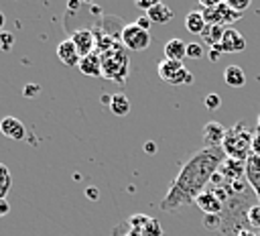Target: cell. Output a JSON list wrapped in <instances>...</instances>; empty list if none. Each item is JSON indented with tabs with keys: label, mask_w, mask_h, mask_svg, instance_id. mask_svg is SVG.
Listing matches in <instances>:
<instances>
[{
	"label": "cell",
	"mask_w": 260,
	"mask_h": 236,
	"mask_svg": "<svg viewBox=\"0 0 260 236\" xmlns=\"http://www.w3.org/2000/svg\"><path fill=\"white\" fill-rule=\"evenodd\" d=\"M223 159H225V155L221 149H201V151L193 153L181 165L177 177L173 179L171 187L167 189V193L160 201V210L175 214L181 208L195 203L197 195L207 189L211 177L217 173Z\"/></svg>",
	"instance_id": "obj_1"
},
{
	"label": "cell",
	"mask_w": 260,
	"mask_h": 236,
	"mask_svg": "<svg viewBox=\"0 0 260 236\" xmlns=\"http://www.w3.org/2000/svg\"><path fill=\"white\" fill-rule=\"evenodd\" d=\"M252 138H254V132L244 122H236L232 128H228L221 151L228 159L246 161L252 155Z\"/></svg>",
	"instance_id": "obj_2"
},
{
	"label": "cell",
	"mask_w": 260,
	"mask_h": 236,
	"mask_svg": "<svg viewBox=\"0 0 260 236\" xmlns=\"http://www.w3.org/2000/svg\"><path fill=\"white\" fill-rule=\"evenodd\" d=\"M156 73L162 81H167L169 85H183V83H193V73L183 65V61H171V59H162L156 67Z\"/></svg>",
	"instance_id": "obj_3"
},
{
	"label": "cell",
	"mask_w": 260,
	"mask_h": 236,
	"mask_svg": "<svg viewBox=\"0 0 260 236\" xmlns=\"http://www.w3.org/2000/svg\"><path fill=\"white\" fill-rule=\"evenodd\" d=\"M120 39H122V45H124L126 49H130V51H144V49H148L150 43H152L150 33H148V31H142L136 22L126 24V26L122 28V33H120Z\"/></svg>",
	"instance_id": "obj_4"
},
{
	"label": "cell",
	"mask_w": 260,
	"mask_h": 236,
	"mask_svg": "<svg viewBox=\"0 0 260 236\" xmlns=\"http://www.w3.org/2000/svg\"><path fill=\"white\" fill-rule=\"evenodd\" d=\"M225 132H228V128H225L221 122L209 120V122L203 126V132H201V138H203L205 149H221L223 138H225Z\"/></svg>",
	"instance_id": "obj_5"
},
{
	"label": "cell",
	"mask_w": 260,
	"mask_h": 236,
	"mask_svg": "<svg viewBox=\"0 0 260 236\" xmlns=\"http://www.w3.org/2000/svg\"><path fill=\"white\" fill-rule=\"evenodd\" d=\"M219 175L223 177V181L228 185L240 181V179H246V161H238V159H223V163L219 165Z\"/></svg>",
	"instance_id": "obj_6"
},
{
	"label": "cell",
	"mask_w": 260,
	"mask_h": 236,
	"mask_svg": "<svg viewBox=\"0 0 260 236\" xmlns=\"http://www.w3.org/2000/svg\"><path fill=\"white\" fill-rule=\"evenodd\" d=\"M195 205L203 212V216H221V212H223V203H221L219 197H217L213 191H209V189H205L203 193L197 195Z\"/></svg>",
	"instance_id": "obj_7"
},
{
	"label": "cell",
	"mask_w": 260,
	"mask_h": 236,
	"mask_svg": "<svg viewBox=\"0 0 260 236\" xmlns=\"http://www.w3.org/2000/svg\"><path fill=\"white\" fill-rule=\"evenodd\" d=\"M244 49H246L244 35L234 26H225V33L221 39V51L223 53H242Z\"/></svg>",
	"instance_id": "obj_8"
},
{
	"label": "cell",
	"mask_w": 260,
	"mask_h": 236,
	"mask_svg": "<svg viewBox=\"0 0 260 236\" xmlns=\"http://www.w3.org/2000/svg\"><path fill=\"white\" fill-rule=\"evenodd\" d=\"M69 39L73 41V45H75V49L79 51L81 57L93 53V49H95V37L89 28H77L75 33H71Z\"/></svg>",
	"instance_id": "obj_9"
},
{
	"label": "cell",
	"mask_w": 260,
	"mask_h": 236,
	"mask_svg": "<svg viewBox=\"0 0 260 236\" xmlns=\"http://www.w3.org/2000/svg\"><path fill=\"white\" fill-rule=\"evenodd\" d=\"M57 57H59V61H61L63 65H67V67H77L79 61H81V55H79V51L75 49V45H73L71 39H65V41H61V43L57 45Z\"/></svg>",
	"instance_id": "obj_10"
},
{
	"label": "cell",
	"mask_w": 260,
	"mask_h": 236,
	"mask_svg": "<svg viewBox=\"0 0 260 236\" xmlns=\"http://www.w3.org/2000/svg\"><path fill=\"white\" fill-rule=\"evenodd\" d=\"M246 181L254 189L258 203H260V157L256 155H250L246 159Z\"/></svg>",
	"instance_id": "obj_11"
},
{
	"label": "cell",
	"mask_w": 260,
	"mask_h": 236,
	"mask_svg": "<svg viewBox=\"0 0 260 236\" xmlns=\"http://www.w3.org/2000/svg\"><path fill=\"white\" fill-rule=\"evenodd\" d=\"M0 132L6 136V138H12V140H20L24 138L26 130H24V124L14 118V116H6L0 120Z\"/></svg>",
	"instance_id": "obj_12"
},
{
	"label": "cell",
	"mask_w": 260,
	"mask_h": 236,
	"mask_svg": "<svg viewBox=\"0 0 260 236\" xmlns=\"http://www.w3.org/2000/svg\"><path fill=\"white\" fill-rule=\"evenodd\" d=\"M79 71L83 73V75H91V77H98V75H102L104 73V65H102V57L93 51V53H89V55H85V57H81V61H79Z\"/></svg>",
	"instance_id": "obj_13"
},
{
	"label": "cell",
	"mask_w": 260,
	"mask_h": 236,
	"mask_svg": "<svg viewBox=\"0 0 260 236\" xmlns=\"http://www.w3.org/2000/svg\"><path fill=\"white\" fill-rule=\"evenodd\" d=\"M165 59L171 61H183V57H187V43H183L181 39H171L165 43Z\"/></svg>",
	"instance_id": "obj_14"
},
{
	"label": "cell",
	"mask_w": 260,
	"mask_h": 236,
	"mask_svg": "<svg viewBox=\"0 0 260 236\" xmlns=\"http://www.w3.org/2000/svg\"><path fill=\"white\" fill-rule=\"evenodd\" d=\"M223 33H225V26L223 24H207L201 33V39L205 45L209 47H217L221 45V39H223Z\"/></svg>",
	"instance_id": "obj_15"
},
{
	"label": "cell",
	"mask_w": 260,
	"mask_h": 236,
	"mask_svg": "<svg viewBox=\"0 0 260 236\" xmlns=\"http://www.w3.org/2000/svg\"><path fill=\"white\" fill-rule=\"evenodd\" d=\"M146 16H148L150 22H154V24H167V22L173 18V10H171L167 4L156 2V4L146 12Z\"/></svg>",
	"instance_id": "obj_16"
},
{
	"label": "cell",
	"mask_w": 260,
	"mask_h": 236,
	"mask_svg": "<svg viewBox=\"0 0 260 236\" xmlns=\"http://www.w3.org/2000/svg\"><path fill=\"white\" fill-rule=\"evenodd\" d=\"M223 81L230 85V87H242L246 83V73L240 65H228L223 69Z\"/></svg>",
	"instance_id": "obj_17"
},
{
	"label": "cell",
	"mask_w": 260,
	"mask_h": 236,
	"mask_svg": "<svg viewBox=\"0 0 260 236\" xmlns=\"http://www.w3.org/2000/svg\"><path fill=\"white\" fill-rule=\"evenodd\" d=\"M205 26H207V24H205V18H203L201 10H191V12H187V16H185V28H187L191 35H201Z\"/></svg>",
	"instance_id": "obj_18"
},
{
	"label": "cell",
	"mask_w": 260,
	"mask_h": 236,
	"mask_svg": "<svg viewBox=\"0 0 260 236\" xmlns=\"http://www.w3.org/2000/svg\"><path fill=\"white\" fill-rule=\"evenodd\" d=\"M110 112L114 116H126L130 112V100L124 94H114L110 100Z\"/></svg>",
	"instance_id": "obj_19"
},
{
	"label": "cell",
	"mask_w": 260,
	"mask_h": 236,
	"mask_svg": "<svg viewBox=\"0 0 260 236\" xmlns=\"http://www.w3.org/2000/svg\"><path fill=\"white\" fill-rule=\"evenodd\" d=\"M217 8H219V12H221L223 24H232V22H236V20H240V18H242V12L232 10L228 2H219V4H217Z\"/></svg>",
	"instance_id": "obj_20"
},
{
	"label": "cell",
	"mask_w": 260,
	"mask_h": 236,
	"mask_svg": "<svg viewBox=\"0 0 260 236\" xmlns=\"http://www.w3.org/2000/svg\"><path fill=\"white\" fill-rule=\"evenodd\" d=\"M201 14L205 18V24H223V18H221V12L219 8H201Z\"/></svg>",
	"instance_id": "obj_21"
},
{
	"label": "cell",
	"mask_w": 260,
	"mask_h": 236,
	"mask_svg": "<svg viewBox=\"0 0 260 236\" xmlns=\"http://www.w3.org/2000/svg\"><path fill=\"white\" fill-rule=\"evenodd\" d=\"M203 226L209 232H219L221 230V216H203Z\"/></svg>",
	"instance_id": "obj_22"
},
{
	"label": "cell",
	"mask_w": 260,
	"mask_h": 236,
	"mask_svg": "<svg viewBox=\"0 0 260 236\" xmlns=\"http://www.w3.org/2000/svg\"><path fill=\"white\" fill-rule=\"evenodd\" d=\"M203 45L201 43H187V57L189 59H201L203 57Z\"/></svg>",
	"instance_id": "obj_23"
},
{
	"label": "cell",
	"mask_w": 260,
	"mask_h": 236,
	"mask_svg": "<svg viewBox=\"0 0 260 236\" xmlns=\"http://www.w3.org/2000/svg\"><path fill=\"white\" fill-rule=\"evenodd\" d=\"M203 104H205V108L207 110H217L219 106H221V98H219V94H207L205 96V100H203Z\"/></svg>",
	"instance_id": "obj_24"
},
{
	"label": "cell",
	"mask_w": 260,
	"mask_h": 236,
	"mask_svg": "<svg viewBox=\"0 0 260 236\" xmlns=\"http://www.w3.org/2000/svg\"><path fill=\"white\" fill-rule=\"evenodd\" d=\"M12 45H14V35L12 33H0V49L2 51H10L12 49Z\"/></svg>",
	"instance_id": "obj_25"
},
{
	"label": "cell",
	"mask_w": 260,
	"mask_h": 236,
	"mask_svg": "<svg viewBox=\"0 0 260 236\" xmlns=\"http://www.w3.org/2000/svg\"><path fill=\"white\" fill-rule=\"evenodd\" d=\"M228 4L236 12H244L246 8H250V0H228Z\"/></svg>",
	"instance_id": "obj_26"
},
{
	"label": "cell",
	"mask_w": 260,
	"mask_h": 236,
	"mask_svg": "<svg viewBox=\"0 0 260 236\" xmlns=\"http://www.w3.org/2000/svg\"><path fill=\"white\" fill-rule=\"evenodd\" d=\"M0 185H6V187H10L12 185V179H10V171L0 163Z\"/></svg>",
	"instance_id": "obj_27"
},
{
	"label": "cell",
	"mask_w": 260,
	"mask_h": 236,
	"mask_svg": "<svg viewBox=\"0 0 260 236\" xmlns=\"http://www.w3.org/2000/svg\"><path fill=\"white\" fill-rule=\"evenodd\" d=\"M252 155L260 157V130H254V138H252Z\"/></svg>",
	"instance_id": "obj_28"
},
{
	"label": "cell",
	"mask_w": 260,
	"mask_h": 236,
	"mask_svg": "<svg viewBox=\"0 0 260 236\" xmlns=\"http://www.w3.org/2000/svg\"><path fill=\"white\" fill-rule=\"evenodd\" d=\"M39 92H41V87L35 85V83H26L24 85V98H35V94H39Z\"/></svg>",
	"instance_id": "obj_29"
},
{
	"label": "cell",
	"mask_w": 260,
	"mask_h": 236,
	"mask_svg": "<svg viewBox=\"0 0 260 236\" xmlns=\"http://www.w3.org/2000/svg\"><path fill=\"white\" fill-rule=\"evenodd\" d=\"M156 2H158V0H138V2H136V8H140V10H146V12H148Z\"/></svg>",
	"instance_id": "obj_30"
},
{
	"label": "cell",
	"mask_w": 260,
	"mask_h": 236,
	"mask_svg": "<svg viewBox=\"0 0 260 236\" xmlns=\"http://www.w3.org/2000/svg\"><path fill=\"white\" fill-rule=\"evenodd\" d=\"M136 24H138L142 31H148V33H150V18H148V16H140V18L136 20Z\"/></svg>",
	"instance_id": "obj_31"
},
{
	"label": "cell",
	"mask_w": 260,
	"mask_h": 236,
	"mask_svg": "<svg viewBox=\"0 0 260 236\" xmlns=\"http://www.w3.org/2000/svg\"><path fill=\"white\" fill-rule=\"evenodd\" d=\"M221 55H223V51H221V45H217V47H211V51H209V59H211V61H217Z\"/></svg>",
	"instance_id": "obj_32"
},
{
	"label": "cell",
	"mask_w": 260,
	"mask_h": 236,
	"mask_svg": "<svg viewBox=\"0 0 260 236\" xmlns=\"http://www.w3.org/2000/svg\"><path fill=\"white\" fill-rule=\"evenodd\" d=\"M10 212V203L6 199H0V218H4Z\"/></svg>",
	"instance_id": "obj_33"
},
{
	"label": "cell",
	"mask_w": 260,
	"mask_h": 236,
	"mask_svg": "<svg viewBox=\"0 0 260 236\" xmlns=\"http://www.w3.org/2000/svg\"><path fill=\"white\" fill-rule=\"evenodd\" d=\"M217 4H219L217 0H201V6H203V8H215Z\"/></svg>",
	"instance_id": "obj_34"
},
{
	"label": "cell",
	"mask_w": 260,
	"mask_h": 236,
	"mask_svg": "<svg viewBox=\"0 0 260 236\" xmlns=\"http://www.w3.org/2000/svg\"><path fill=\"white\" fill-rule=\"evenodd\" d=\"M144 151H146V153H150V155H154V153H156V144H154L152 140H148V142L144 144Z\"/></svg>",
	"instance_id": "obj_35"
},
{
	"label": "cell",
	"mask_w": 260,
	"mask_h": 236,
	"mask_svg": "<svg viewBox=\"0 0 260 236\" xmlns=\"http://www.w3.org/2000/svg\"><path fill=\"white\" fill-rule=\"evenodd\" d=\"M85 193H87V197H89V199H98V189H95V187L85 189Z\"/></svg>",
	"instance_id": "obj_36"
},
{
	"label": "cell",
	"mask_w": 260,
	"mask_h": 236,
	"mask_svg": "<svg viewBox=\"0 0 260 236\" xmlns=\"http://www.w3.org/2000/svg\"><path fill=\"white\" fill-rule=\"evenodd\" d=\"M4 24H6V16L0 12V33H2V28H4Z\"/></svg>",
	"instance_id": "obj_37"
},
{
	"label": "cell",
	"mask_w": 260,
	"mask_h": 236,
	"mask_svg": "<svg viewBox=\"0 0 260 236\" xmlns=\"http://www.w3.org/2000/svg\"><path fill=\"white\" fill-rule=\"evenodd\" d=\"M256 130H260V114H258V126H256Z\"/></svg>",
	"instance_id": "obj_38"
}]
</instances>
